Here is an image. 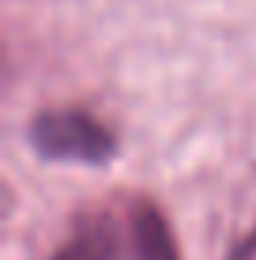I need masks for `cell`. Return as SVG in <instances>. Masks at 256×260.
Instances as JSON below:
<instances>
[{
	"mask_svg": "<svg viewBox=\"0 0 256 260\" xmlns=\"http://www.w3.org/2000/svg\"><path fill=\"white\" fill-rule=\"evenodd\" d=\"M30 143L42 158L60 162H109L117 155L113 128L94 117L83 106H53L30 121Z\"/></svg>",
	"mask_w": 256,
	"mask_h": 260,
	"instance_id": "obj_1",
	"label": "cell"
},
{
	"mask_svg": "<svg viewBox=\"0 0 256 260\" xmlns=\"http://www.w3.org/2000/svg\"><path fill=\"white\" fill-rule=\"evenodd\" d=\"M128 234H132V256L136 260H181L173 230L166 215L151 200H136L128 211Z\"/></svg>",
	"mask_w": 256,
	"mask_h": 260,
	"instance_id": "obj_2",
	"label": "cell"
},
{
	"mask_svg": "<svg viewBox=\"0 0 256 260\" xmlns=\"http://www.w3.org/2000/svg\"><path fill=\"white\" fill-rule=\"evenodd\" d=\"M53 260H125L121 230L105 215H87V219H79L72 238L53 253Z\"/></svg>",
	"mask_w": 256,
	"mask_h": 260,
	"instance_id": "obj_3",
	"label": "cell"
},
{
	"mask_svg": "<svg viewBox=\"0 0 256 260\" xmlns=\"http://www.w3.org/2000/svg\"><path fill=\"white\" fill-rule=\"evenodd\" d=\"M226 260H256V226L245 234V241H237L234 245V253L226 256Z\"/></svg>",
	"mask_w": 256,
	"mask_h": 260,
	"instance_id": "obj_4",
	"label": "cell"
}]
</instances>
